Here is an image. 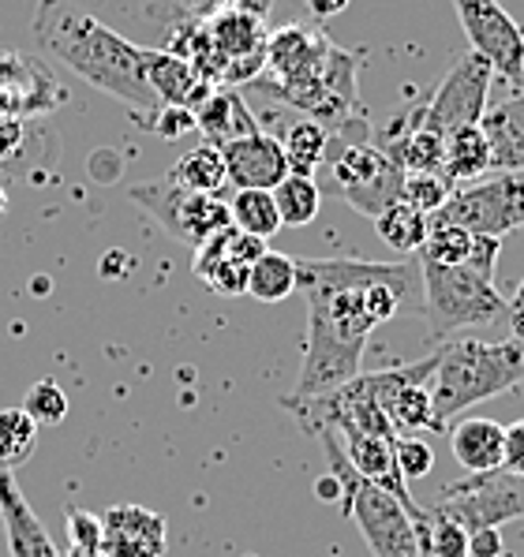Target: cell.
I'll list each match as a JSON object with an SVG mask.
<instances>
[{
  "label": "cell",
  "mask_w": 524,
  "mask_h": 557,
  "mask_svg": "<svg viewBox=\"0 0 524 557\" xmlns=\"http://www.w3.org/2000/svg\"><path fill=\"white\" fill-rule=\"evenodd\" d=\"M379 262L364 259H296V293L307 299V352L296 385L281 400H312L341 389L360 374L371 322L364 285Z\"/></svg>",
  "instance_id": "cell-1"
},
{
  "label": "cell",
  "mask_w": 524,
  "mask_h": 557,
  "mask_svg": "<svg viewBox=\"0 0 524 557\" xmlns=\"http://www.w3.org/2000/svg\"><path fill=\"white\" fill-rule=\"evenodd\" d=\"M31 30L41 53L72 67L94 90L117 98L143 124L161 109V101L154 98L150 83H146V49L127 41L113 27H106L101 20H94L80 4H72V0H38Z\"/></svg>",
  "instance_id": "cell-2"
},
{
  "label": "cell",
  "mask_w": 524,
  "mask_h": 557,
  "mask_svg": "<svg viewBox=\"0 0 524 557\" xmlns=\"http://www.w3.org/2000/svg\"><path fill=\"white\" fill-rule=\"evenodd\" d=\"M524 382V345L517 341H479L450 337L435 352V371L427 379L438 426H450L461 411L484 405L491 397L517 389Z\"/></svg>",
  "instance_id": "cell-3"
},
{
  "label": "cell",
  "mask_w": 524,
  "mask_h": 557,
  "mask_svg": "<svg viewBox=\"0 0 524 557\" xmlns=\"http://www.w3.org/2000/svg\"><path fill=\"white\" fill-rule=\"evenodd\" d=\"M312 438H319L326 465H330L333 475L341 479V491H345L341 509H345V517L356 524L360 535H364L371 557H419L416 520H424L427 512L424 517H412V512L393 498V494H386L375 483L360 479L356 468L349 465L345 449H341L338 431L322 426V431L312 434Z\"/></svg>",
  "instance_id": "cell-4"
},
{
  "label": "cell",
  "mask_w": 524,
  "mask_h": 557,
  "mask_svg": "<svg viewBox=\"0 0 524 557\" xmlns=\"http://www.w3.org/2000/svg\"><path fill=\"white\" fill-rule=\"evenodd\" d=\"M424 281V314L431 341L461 337V330H484L505 322L510 299L498 293L495 277L468 270V265H438L419 259Z\"/></svg>",
  "instance_id": "cell-5"
},
{
  "label": "cell",
  "mask_w": 524,
  "mask_h": 557,
  "mask_svg": "<svg viewBox=\"0 0 524 557\" xmlns=\"http://www.w3.org/2000/svg\"><path fill=\"white\" fill-rule=\"evenodd\" d=\"M322 173L330 176V187L345 199L352 210L364 213V218H379L386 206L401 199V184H405V169L393 165L386 153L367 139H333L322 158Z\"/></svg>",
  "instance_id": "cell-6"
},
{
  "label": "cell",
  "mask_w": 524,
  "mask_h": 557,
  "mask_svg": "<svg viewBox=\"0 0 524 557\" xmlns=\"http://www.w3.org/2000/svg\"><path fill=\"white\" fill-rule=\"evenodd\" d=\"M132 202L143 213H150L161 225V233H169L180 239L184 247H203L214 233H221L226 225H233L229 218V199L221 195H206V191H187L176 187L173 180H150V184H135Z\"/></svg>",
  "instance_id": "cell-7"
},
{
  "label": "cell",
  "mask_w": 524,
  "mask_h": 557,
  "mask_svg": "<svg viewBox=\"0 0 524 557\" xmlns=\"http://www.w3.org/2000/svg\"><path fill=\"white\" fill-rule=\"evenodd\" d=\"M431 509L453 517L468 535L484 528H502L505 520L524 517V475H513L505 468L465 471L458 483L442 486Z\"/></svg>",
  "instance_id": "cell-8"
},
{
  "label": "cell",
  "mask_w": 524,
  "mask_h": 557,
  "mask_svg": "<svg viewBox=\"0 0 524 557\" xmlns=\"http://www.w3.org/2000/svg\"><path fill=\"white\" fill-rule=\"evenodd\" d=\"M360 64H364V57H360L356 49L333 46L330 60H326V67L319 75H312L307 83H296V87L270 90L266 98L281 101L285 109H296V113L319 120V124H326L330 132H338V127L352 124V116H356Z\"/></svg>",
  "instance_id": "cell-9"
},
{
  "label": "cell",
  "mask_w": 524,
  "mask_h": 557,
  "mask_svg": "<svg viewBox=\"0 0 524 557\" xmlns=\"http://www.w3.org/2000/svg\"><path fill=\"white\" fill-rule=\"evenodd\" d=\"M431 218L458 221L468 233L484 236H510L524 225V169L517 173H498L491 180H479L472 187H458L450 202Z\"/></svg>",
  "instance_id": "cell-10"
},
{
  "label": "cell",
  "mask_w": 524,
  "mask_h": 557,
  "mask_svg": "<svg viewBox=\"0 0 524 557\" xmlns=\"http://www.w3.org/2000/svg\"><path fill=\"white\" fill-rule=\"evenodd\" d=\"M453 12H458L461 27L468 34V46L479 57L491 60L498 79L521 87V64H524L521 23L498 0H453Z\"/></svg>",
  "instance_id": "cell-11"
},
{
  "label": "cell",
  "mask_w": 524,
  "mask_h": 557,
  "mask_svg": "<svg viewBox=\"0 0 524 557\" xmlns=\"http://www.w3.org/2000/svg\"><path fill=\"white\" fill-rule=\"evenodd\" d=\"M206 34L214 38L218 53L229 60L226 67V87H252L266 67V12L247 4H229L218 15L203 23Z\"/></svg>",
  "instance_id": "cell-12"
},
{
  "label": "cell",
  "mask_w": 524,
  "mask_h": 557,
  "mask_svg": "<svg viewBox=\"0 0 524 557\" xmlns=\"http://www.w3.org/2000/svg\"><path fill=\"white\" fill-rule=\"evenodd\" d=\"M330 49L333 41L326 38V30L307 27V23H285V27L270 30V38H266V67L252 87L259 94H270L307 83L326 67Z\"/></svg>",
  "instance_id": "cell-13"
},
{
  "label": "cell",
  "mask_w": 524,
  "mask_h": 557,
  "mask_svg": "<svg viewBox=\"0 0 524 557\" xmlns=\"http://www.w3.org/2000/svg\"><path fill=\"white\" fill-rule=\"evenodd\" d=\"M495 83V67L487 57H479L476 49L458 57V64L446 72V79L438 83L435 98L427 101V116L435 120L442 132L453 127L479 124V116L487 113V94Z\"/></svg>",
  "instance_id": "cell-14"
},
{
  "label": "cell",
  "mask_w": 524,
  "mask_h": 557,
  "mask_svg": "<svg viewBox=\"0 0 524 557\" xmlns=\"http://www.w3.org/2000/svg\"><path fill=\"white\" fill-rule=\"evenodd\" d=\"M266 251V239L226 225L195 247V277L218 296H247V270Z\"/></svg>",
  "instance_id": "cell-15"
},
{
  "label": "cell",
  "mask_w": 524,
  "mask_h": 557,
  "mask_svg": "<svg viewBox=\"0 0 524 557\" xmlns=\"http://www.w3.org/2000/svg\"><path fill=\"white\" fill-rule=\"evenodd\" d=\"M341 438V449H345L349 465L356 468L360 479H367V483H375L379 491L393 494L412 517H424V505H416L412 498L409 483L401 479L398 471V460H393V438L398 434H364V431H338Z\"/></svg>",
  "instance_id": "cell-16"
},
{
  "label": "cell",
  "mask_w": 524,
  "mask_h": 557,
  "mask_svg": "<svg viewBox=\"0 0 524 557\" xmlns=\"http://www.w3.org/2000/svg\"><path fill=\"white\" fill-rule=\"evenodd\" d=\"M221 158H226V173H229L233 191H240V187L273 191V187L289 176V161H285V150H281V139L273 132H266V127L244 135V139L226 143Z\"/></svg>",
  "instance_id": "cell-17"
},
{
  "label": "cell",
  "mask_w": 524,
  "mask_h": 557,
  "mask_svg": "<svg viewBox=\"0 0 524 557\" xmlns=\"http://www.w3.org/2000/svg\"><path fill=\"white\" fill-rule=\"evenodd\" d=\"M101 550L106 557H161L166 517L143 505H113L101 512Z\"/></svg>",
  "instance_id": "cell-18"
},
{
  "label": "cell",
  "mask_w": 524,
  "mask_h": 557,
  "mask_svg": "<svg viewBox=\"0 0 524 557\" xmlns=\"http://www.w3.org/2000/svg\"><path fill=\"white\" fill-rule=\"evenodd\" d=\"M0 520H4L12 557H60L46 524L34 517V509L23 498L20 483H15V468L8 465H0Z\"/></svg>",
  "instance_id": "cell-19"
},
{
  "label": "cell",
  "mask_w": 524,
  "mask_h": 557,
  "mask_svg": "<svg viewBox=\"0 0 524 557\" xmlns=\"http://www.w3.org/2000/svg\"><path fill=\"white\" fill-rule=\"evenodd\" d=\"M195 132L214 147H226V143L259 132V116L247 109V101L240 98L236 87H214L195 106Z\"/></svg>",
  "instance_id": "cell-20"
},
{
  "label": "cell",
  "mask_w": 524,
  "mask_h": 557,
  "mask_svg": "<svg viewBox=\"0 0 524 557\" xmlns=\"http://www.w3.org/2000/svg\"><path fill=\"white\" fill-rule=\"evenodd\" d=\"M450 453L465 471H495L502 468L505 449V426L484 416H458L446 426Z\"/></svg>",
  "instance_id": "cell-21"
},
{
  "label": "cell",
  "mask_w": 524,
  "mask_h": 557,
  "mask_svg": "<svg viewBox=\"0 0 524 557\" xmlns=\"http://www.w3.org/2000/svg\"><path fill=\"white\" fill-rule=\"evenodd\" d=\"M487 147H491V173H517L524 169V94L498 101L479 116Z\"/></svg>",
  "instance_id": "cell-22"
},
{
  "label": "cell",
  "mask_w": 524,
  "mask_h": 557,
  "mask_svg": "<svg viewBox=\"0 0 524 557\" xmlns=\"http://www.w3.org/2000/svg\"><path fill=\"white\" fill-rule=\"evenodd\" d=\"M146 83H150L154 98L161 106H184L195 113V106L210 94L214 87L192 72L184 57H176L173 49H146Z\"/></svg>",
  "instance_id": "cell-23"
},
{
  "label": "cell",
  "mask_w": 524,
  "mask_h": 557,
  "mask_svg": "<svg viewBox=\"0 0 524 557\" xmlns=\"http://www.w3.org/2000/svg\"><path fill=\"white\" fill-rule=\"evenodd\" d=\"M442 173L461 184V180H479L491 173V147H487L479 124H465L446 132V153H442Z\"/></svg>",
  "instance_id": "cell-24"
},
{
  "label": "cell",
  "mask_w": 524,
  "mask_h": 557,
  "mask_svg": "<svg viewBox=\"0 0 524 557\" xmlns=\"http://www.w3.org/2000/svg\"><path fill=\"white\" fill-rule=\"evenodd\" d=\"M169 180H173L176 187H187V191L221 195V187L229 184L221 147H214V143H195L192 150H184L176 158V165L169 169Z\"/></svg>",
  "instance_id": "cell-25"
},
{
  "label": "cell",
  "mask_w": 524,
  "mask_h": 557,
  "mask_svg": "<svg viewBox=\"0 0 524 557\" xmlns=\"http://www.w3.org/2000/svg\"><path fill=\"white\" fill-rule=\"evenodd\" d=\"M229 4H247L270 15L273 0H143V15L150 20V27L176 30L184 23H206L210 15H218Z\"/></svg>",
  "instance_id": "cell-26"
},
{
  "label": "cell",
  "mask_w": 524,
  "mask_h": 557,
  "mask_svg": "<svg viewBox=\"0 0 524 557\" xmlns=\"http://www.w3.org/2000/svg\"><path fill=\"white\" fill-rule=\"evenodd\" d=\"M278 139H281V150H285L289 173L315 176L326 158V147H330V127L312 116H296V120H289L285 135H278Z\"/></svg>",
  "instance_id": "cell-27"
},
{
  "label": "cell",
  "mask_w": 524,
  "mask_h": 557,
  "mask_svg": "<svg viewBox=\"0 0 524 557\" xmlns=\"http://www.w3.org/2000/svg\"><path fill=\"white\" fill-rule=\"evenodd\" d=\"M427 228H431V218H427L424 210H416V206H409L405 199L386 206L379 218H375V233H379L382 244L393 247L401 259L419 255V247H424V239H427Z\"/></svg>",
  "instance_id": "cell-28"
},
{
  "label": "cell",
  "mask_w": 524,
  "mask_h": 557,
  "mask_svg": "<svg viewBox=\"0 0 524 557\" xmlns=\"http://www.w3.org/2000/svg\"><path fill=\"white\" fill-rule=\"evenodd\" d=\"M247 296L259 304H281L296 296V259L281 251H263L247 270Z\"/></svg>",
  "instance_id": "cell-29"
},
{
  "label": "cell",
  "mask_w": 524,
  "mask_h": 557,
  "mask_svg": "<svg viewBox=\"0 0 524 557\" xmlns=\"http://www.w3.org/2000/svg\"><path fill=\"white\" fill-rule=\"evenodd\" d=\"M270 195H273V202H278L281 225H289V228L312 225L322 210V191H319V184H315V176L289 173Z\"/></svg>",
  "instance_id": "cell-30"
},
{
  "label": "cell",
  "mask_w": 524,
  "mask_h": 557,
  "mask_svg": "<svg viewBox=\"0 0 524 557\" xmlns=\"http://www.w3.org/2000/svg\"><path fill=\"white\" fill-rule=\"evenodd\" d=\"M229 218H233L240 233H252L259 239L281 233L278 202H273L270 191H259V187H240V191L229 195Z\"/></svg>",
  "instance_id": "cell-31"
},
{
  "label": "cell",
  "mask_w": 524,
  "mask_h": 557,
  "mask_svg": "<svg viewBox=\"0 0 524 557\" xmlns=\"http://www.w3.org/2000/svg\"><path fill=\"white\" fill-rule=\"evenodd\" d=\"M472 236H476V233H468V228L458 225V221L431 218L427 239H424V247H419V259L438 262V265H465Z\"/></svg>",
  "instance_id": "cell-32"
},
{
  "label": "cell",
  "mask_w": 524,
  "mask_h": 557,
  "mask_svg": "<svg viewBox=\"0 0 524 557\" xmlns=\"http://www.w3.org/2000/svg\"><path fill=\"white\" fill-rule=\"evenodd\" d=\"M38 445V423L23 408L0 411V465L20 468Z\"/></svg>",
  "instance_id": "cell-33"
},
{
  "label": "cell",
  "mask_w": 524,
  "mask_h": 557,
  "mask_svg": "<svg viewBox=\"0 0 524 557\" xmlns=\"http://www.w3.org/2000/svg\"><path fill=\"white\" fill-rule=\"evenodd\" d=\"M453 191H458V184L446 173H405V184H401V199L424 210L427 218L442 210Z\"/></svg>",
  "instance_id": "cell-34"
},
{
  "label": "cell",
  "mask_w": 524,
  "mask_h": 557,
  "mask_svg": "<svg viewBox=\"0 0 524 557\" xmlns=\"http://www.w3.org/2000/svg\"><path fill=\"white\" fill-rule=\"evenodd\" d=\"M23 411H27L38 426H57V423H64V416H68V397L53 379H41V382H34L27 389V397H23Z\"/></svg>",
  "instance_id": "cell-35"
},
{
  "label": "cell",
  "mask_w": 524,
  "mask_h": 557,
  "mask_svg": "<svg viewBox=\"0 0 524 557\" xmlns=\"http://www.w3.org/2000/svg\"><path fill=\"white\" fill-rule=\"evenodd\" d=\"M393 460H398V471L405 483H416V479H427L435 468V449L424 434H398L393 438Z\"/></svg>",
  "instance_id": "cell-36"
},
{
  "label": "cell",
  "mask_w": 524,
  "mask_h": 557,
  "mask_svg": "<svg viewBox=\"0 0 524 557\" xmlns=\"http://www.w3.org/2000/svg\"><path fill=\"white\" fill-rule=\"evenodd\" d=\"M431 557H468V531L438 509H431Z\"/></svg>",
  "instance_id": "cell-37"
},
{
  "label": "cell",
  "mask_w": 524,
  "mask_h": 557,
  "mask_svg": "<svg viewBox=\"0 0 524 557\" xmlns=\"http://www.w3.org/2000/svg\"><path fill=\"white\" fill-rule=\"evenodd\" d=\"M68 539H72V550L106 554L101 550V517L90 509H68Z\"/></svg>",
  "instance_id": "cell-38"
},
{
  "label": "cell",
  "mask_w": 524,
  "mask_h": 557,
  "mask_svg": "<svg viewBox=\"0 0 524 557\" xmlns=\"http://www.w3.org/2000/svg\"><path fill=\"white\" fill-rule=\"evenodd\" d=\"M146 124H150L161 139L176 143V139H184V135L195 132V113H192V109H184V106H161L158 113L146 120Z\"/></svg>",
  "instance_id": "cell-39"
},
{
  "label": "cell",
  "mask_w": 524,
  "mask_h": 557,
  "mask_svg": "<svg viewBox=\"0 0 524 557\" xmlns=\"http://www.w3.org/2000/svg\"><path fill=\"white\" fill-rule=\"evenodd\" d=\"M498 251H502V239H498V236H484V233H476V236H472V247H468V259H465V265H468V270H476V273H484V277H495Z\"/></svg>",
  "instance_id": "cell-40"
},
{
  "label": "cell",
  "mask_w": 524,
  "mask_h": 557,
  "mask_svg": "<svg viewBox=\"0 0 524 557\" xmlns=\"http://www.w3.org/2000/svg\"><path fill=\"white\" fill-rule=\"evenodd\" d=\"M502 468L513 475H524V419L505 426V449H502Z\"/></svg>",
  "instance_id": "cell-41"
},
{
  "label": "cell",
  "mask_w": 524,
  "mask_h": 557,
  "mask_svg": "<svg viewBox=\"0 0 524 557\" xmlns=\"http://www.w3.org/2000/svg\"><path fill=\"white\" fill-rule=\"evenodd\" d=\"M468 557H502V531L484 528L468 535Z\"/></svg>",
  "instance_id": "cell-42"
},
{
  "label": "cell",
  "mask_w": 524,
  "mask_h": 557,
  "mask_svg": "<svg viewBox=\"0 0 524 557\" xmlns=\"http://www.w3.org/2000/svg\"><path fill=\"white\" fill-rule=\"evenodd\" d=\"M315 494H319L322 502H330V505H341V498H345V491H341V479L333 475V471H326L319 483H315Z\"/></svg>",
  "instance_id": "cell-43"
},
{
  "label": "cell",
  "mask_w": 524,
  "mask_h": 557,
  "mask_svg": "<svg viewBox=\"0 0 524 557\" xmlns=\"http://www.w3.org/2000/svg\"><path fill=\"white\" fill-rule=\"evenodd\" d=\"M304 8L315 15V20H333L349 8V0H304Z\"/></svg>",
  "instance_id": "cell-44"
},
{
  "label": "cell",
  "mask_w": 524,
  "mask_h": 557,
  "mask_svg": "<svg viewBox=\"0 0 524 557\" xmlns=\"http://www.w3.org/2000/svg\"><path fill=\"white\" fill-rule=\"evenodd\" d=\"M505 325H510V337L524 345V304L510 299V311H505Z\"/></svg>",
  "instance_id": "cell-45"
},
{
  "label": "cell",
  "mask_w": 524,
  "mask_h": 557,
  "mask_svg": "<svg viewBox=\"0 0 524 557\" xmlns=\"http://www.w3.org/2000/svg\"><path fill=\"white\" fill-rule=\"evenodd\" d=\"M8 210V195H4V187H0V213Z\"/></svg>",
  "instance_id": "cell-46"
},
{
  "label": "cell",
  "mask_w": 524,
  "mask_h": 557,
  "mask_svg": "<svg viewBox=\"0 0 524 557\" xmlns=\"http://www.w3.org/2000/svg\"><path fill=\"white\" fill-rule=\"evenodd\" d=\"M513 299H517V304H524V281L517 285V293H513Z\"/></svg>",
  "instance_id": "cell-47"
},
{
  "label": "cell",
  "mask_w": 524,
  "mask_h": 557,
  "mask_svg": "<svg viewBox=\"0 0 524 557\" xmlns=\"http://www.w3.org/2000/svg\"><path fill=\"white\" fill-rule=\"evenodd\" d=\"M521 87H524V64H521Z\"/></svg>",
  "instance_id": "cell-48"
}]
</instances>
